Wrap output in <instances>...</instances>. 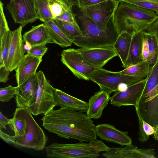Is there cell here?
I'll return each instance as SVG.
<instances>
[{
	"label": "cell",
	"mask_w": 158,
	"mask_h": 158,
	"mask_svg": "<svg viewBox=\"0 0 158 158\" xmlns=\"http://www.w3.org/2000/svg\"><path fill=\"white\" fill-rule=\"evenodd\" d=\"M41 120L46 130L60 137L86 142L97 138L96 126L83 112L61 108L52 109Z\"/></svg>",
	"instance_id": "obj_1"
},
{
	"label": "cell",
	"mask_w": 158,
	"mask_h": 158,
	"mask_svg": "<svg viewBox=\"0 0 158 158\" xmlns=\"http://www.w3.org/2000/svg\"><path fill=\"white\" fill-rule=\"evenodd\" d=\"M71 8L82 34V36L74 38L72 41L73 43L81 48L113 46L119 34L114 25L113 16L108 27L103 28L89 18L84 8L76 5Z\"/></svg>",
	"instance_id": "obj_2"
},
{
	"label": "cell",
	"mask_w": 158,
	"mask_h": 158,
	"mask_svg": "<svg viewBox=\"0 0 158 158\" xmlns=\"http://www.w3.org/2000/svg\"><path fill=\"white\" fill-rule=\"evenodd\" d=\"M113 18L119 34L123 31L131 33L145 31L158 19V15L153 10L121 1Z\"/></svg>",
	"instance_id": "obj_3"
},
{
	"label": "cell",
	"mask_w": 158,
	"mask_h": 158,
	"mask_svg": "<svg viewBox=\"0 0 158 158\" xmlns=\"http://www.w3.org/2000/svg\"><path fill=\"white\" fill-rule=\"evenodd\" d=\"M109 148L101 140L96 139L88 143H53L46 147L45 150L49 158H96L100 156V152L106 151Z\"/></svg>",
	"instance_id": "obj_4"
},
{
	"label": "cell",
	"mask_w": 158,
	"mask_h": 158,
	"mask_svg": "<svg viewBox=\"0 0 158 158\" xmlns=\"http://www.w3.org/2000/svg\"><path fill=\"white\" fill-rule=\"evenodd\" d=\"M88 78L96 83L101 90L105 91L110 95L112 92L117 91L118 85L122 83L129 85L146 78L100 68L97 69L90 74Z\"/></svg>",
	"instance_id": "obj_5"
},
{
	"label": "cell",
	"mask_w": 158,
	"mask_h": 158,
	"mask_svg": "<svg viewBox=\"0 0 158 158\" xmlns=\"http://www.w3.org/2000/svg\"><path fill=\"white\" fill-rule=\"evenodd\" d=\"M36 73L38 86L35 99L33 104L26 107L35 116L45 115L56 106L53 96V87L47 80L43 71L40 70Z\"/></svg>",
	"instance_id": "obj_6"
},
{
	"label": "cell",
	"mask_w": 158,
	"mask_h": 158,
	"mask_svg": "<svg viewBox=\"0 0 158 158\" xmlns=\"http://www.w3.org/2000/svg\"><path fill=\"white\" fill-rule=\"evenodd\" d=\"M25 116L27 122L25 134L22 137L14 136L15 145L36 151L44 150L46 148L47 139L43 130L26 108Z\"/></svg>",
	"instance_id": "obj_7"
},
{
	"label": "cell",
	"mask_w": 158,
	"mask_h": 158,
	"mask_svg": "<svg viewBox=\"0 0 158 158\" xmlns=\"http://www.w3.org/2000/svg\"><path fill=\"white\" fill-rule=\"evenodd\" d=\"M60 60L77 77L89 81L88 76L97 69L86 61L77 49L64 50Z\"/></svg>",
	"instance_id": "obj_8"
},
{
	"label": "cell",
	"mask_w": 158,
	"mask_h": 158,
	"mask_svg": "<svg viewBox=\"0 0 158 158\" xmlns=\"http://www.w3.org/2000/svg\"><path fill=\"white\" fill-rule=\"evenodd\" d=\"M6 8L14 22L23 27L39 19L35 8V0H10Z\"/></svg>",
	"instance_id": "obj_9"
},
{
	"label": "cell",
	"mask_w": 158,
	"mask_h": 158,
	"mask_svg": "<svg viewBox=\"0 0 158 158\" xmlns=\"http://www.w3.org/2000/svg\"><path fill=\"white\" fill-rule=\"evenodd\" d=\"M147 77L144 79L128 86L123 91H116L110 97V103L114 106H138L139 100L145 87Z\"/></svg>",
	"instance_id": "obj_10"
},
{
	"label": "cell",
	"mask_w": 158,
	"mask_h": 158,
	"mask_svg": "<svg viewBox=\"0 0 158 158\" xmlns=\"http://www.w3.org/2000/svg\"><path fill=\"white\" fill-rule=\"evenodd\" d=\"M119 2L106 0L84 8L91 20L99 26L107 28L113 16Z\"/></svg>",
	"instance_id": "obj_11"
},
{
	"label": "cell",
	"mask_w": 158,
	"mask_h": 158,
	"mask_svg": "<svg viewBox=\"0 0 158 158\" xmlns=\"http://www.w3.org/2000/svg\"><path fill=\"white\" fill-rule=\"evenodd\" d=\"M23 27L20 25L12 31L10 43L7 58L5 66L10 72L15 69L25 52L22 32Z\"/></svg>",
	"instance_id": "obj_12"
},
{
	"label": "cell",
	"mask_w": 158,
	"mask_h": 158,
	"mask_svg": "<svg viewBox=\"0 0 158 158\" xmlns=\"http://www.w3.org/2000/svg\"><path fill=\"white\" fill-rule=\"evenodd\" d=\"M83 58L97 69L102 68L107 62L117 56L113 46L77 49Z\"/></svg>",
	"instance_id": "obj_13"
},
{
	"label": "cell",
	"mask_w": 158,
	"mask_h": 158,
	"mask_svg": "<svg viewBox=\"0 0 158 158\" xmlns=\"http://www.w3.org/2000/svg\"><path fill=\"white\" fill-rule=\"evenodd\" d=\"M38 86L36 73L29 77L19 86L15 95L17 107H27L33 104L36 97Z\"/></svg>",
	"instance_id": "obj_14"
},
{
	"label": "cell",
	"mask_w": 158,
	"mask_h": 158,
	"mask_svg": "<svg viewBox=\"0 0 158 158\" xmlns=\"http://www.w3.org/2000/svg\"><path fill=\"white\" fill-rule=\"evenodd\" d=\"M95 132L97 136L107 142L122 146L132 144V139L127 131L119 130L110 124L102 123L96 126Z\"/></svg>",
	"instance_id": "obj_15"
},
{
	"label": "cell",
	"mask_w": 158,
	"mask_h": 158,
	"mask_svg": "<svg viewBox=\"0 0 158 158\" xmlns=\"http://www.w3.org/2000/svg\"><path fill=\"white\" fill-rule=\"evenodd\" d=\"M42 58L28 53L25 55L15 69L17 86H19L29 77L36 73Z\"/></svg>",
	"instance_id": "obj_16"
},
{
	"label": "cell",
	"mask_w": 158,
	"mask_h": 158,
	"mask_svg": "<svg viewBox=\"0 0 158 158\" xmlns=\"http://www.w3.org/2000/svg\"><path fill=\"white\" fill-rule=\"evenodd\" d=\"M56 106L61 108L86 112L88 103L72 96L55 88L53 89Z\"/></svg>",
	"instance_id": "obj_17"
},
{
	"label": "cell",
	"mask_w": 158,
	"mask_h": 158,
	"mask_svg": "<svg viewBox=\"0 0 158 158\" xmlns=\"http://www.w3.org/2000/svg\"><path fill=\"white\" fill-rule=\"evenodd\" d=\"M24 42L31 47L39 45L52 43L48 29L44 23L33 26L23 35Z\"/></svg>",
	"instance_id": "obj_18"
},
{
	"label": "cell",
	"mask_w": 158,
	"mask_h": 158,
	"mask_svg": "<svg viewBox=\"0 0 158 158\" xmlns=\"http://www.w3.org/2000/svg\"><path fill=\"white\" fill-rule=\"evenodd\" d=\"M110 97V95L103 90L96 92L89 100L87 115L91 119L101 118L108 104Z\"/></svg>",
	"instance_id": "obj_19"
},
{
	"label": "cell",
	"mask_w": 158,
	"mask_h": 158,
	"mask_svg": "<svg viewBox=\"0 0 158 158\" xmlns=\"http://www.w3.org/2000/svg\"><path fill=\"white\" fill-rule=\"evenodd\" d=\"M132 32V40L128 56L125 63L122 65L125 68L143 61L142 56L143 32L134 31Z\"/></svg>",
	"instance_id": "obj_20"
},
{
	"label": "cell",
	"mask_w": 158,
	"mask_h": 158,
	"mask_svg": "<svg viewBox=\"0 0 158 158\" xmlns=\"http://www.w3.org/2000/svg\"><path fill=\"white\" fill-rule=\"evenodd\" d=\"M132 33L123 31L119 33L113 46L123 65L127 59L132 40Z\"/></svg>",
	"instance_id": "obj_21"
},
{
	"label": "cell",
	"mask_w": 158,
	"mask_h": 158,
	"mask_svg": "<svg viewBox=\"0 0 158 158\" xmlns=\"http://www.w3.org/2000/svg\"><path fill=\"white\" fill-rule=\"evenodd\" d=\"M26 107H17L10 119L9 128L13 131L15 137L23 136L25 133L27 122L25 118Z\"/></svg>",
	"instance_id": "obj_22"
},
{
	"label": "cell",
	"mask_w": 158,
	"mask_h": 158,
	"mask_svg": "<svg viewBox=\"0 0 158 158\" xmlns=\"http://www.w3.org/2000/svg\"><path fill=\"white\" fill-rule=\"evenodd\" d=\"M47 27L52 40V43L62 48L70 46L73 43L53 21L44 23Z\"/></svg>",
	"instance_id": "obj_23"
},
{
	"label": "cell",
	"mask_w": 158,
	"mask_h": 158,
	"mask_svg": "<svg viewBox=\"0 0 158 158\" xmlns=\"http://www.w3.org/2000/svg\"><path fill=\"white\" fill-rule=\"evenodd\" d=\"M53 21L71 42L75 37L82 35V32L77 22H67L56 19H54Z\"/></svg>",
	"instance_id": "obj_24"
},
{
	"label": "cell",
	"mask_w": 158,
	"mask_h": 158,
	"mask_svg": "<svg viewBox=\"0 0 158 158\" xmlns=\"http://www.w3.org/2000/svg\"><path fill=\"white\" fill-rule=\"evenodd\" d=\"M149 61H143L130 66L119 72L123 74L146 78L151 69Z\"/></svg>",
	"instance_id": "obj_25"
},
{
	"label": "cell",
	"mask_w": 158,
	"mask_h": 158,
	"mask_svg": "<svg viewBox=\"0 0 158 158\" xmlns=\"http://www.w3.org/2000/svg\"><path fill=\"white\" fill-rule=\"evenodd\" d=\"M137 147L132 144L122 148L112 147L102 155L107 158H132L134 152Z\"/></svg>",
	"instance_id": "obj_26"
},
{
	"label": "cell",
	"mask_w": 158,
	"mask_h": 158,
	"mask_svg": "<svg viewBox=\"0 0 158 158\" xmlns=\"http://www.w3.org/2000/svg\"><path fill=\"white\" fill-rule=\"evenodd\" d=\"M35 8L41 21L45 23L53 20L49 8V0H35Z\"/></svg>",
	"instance_id": "obj_27"
},
{
	"label": "cell",
	"mask_w": 158,
	"mask_h": 158,
	"mask_svg": "<svg viewBox=\"0 0 158 158\" xmlns=\"http://www.w3.org/2000/svg\"><path fill=\"white\" fill-rule=\"evenodd\" d=\"M158 85V57L151 67L147 76V81L143 93H147L155 88Z\"/></svg>",
	"instance_id": "obj_28"
},
{
	"label": "cell",
	"mask_w": 158,
	"mask_h": 158,
	"mask_svg": "<svg viewBox=\"0 0 158 158\" xmlns=\"http://www.w3.org/2000/svg\"><path fill=\"white\" fill-rule=\"evenodd\" d=\"M148 39L150 52L149 61L151 68L154 64L158 55V48L157 44L154 36L147 31H143Z\"/></svg>",
	"instance_id": "obj_29"
},
{
	"label": "cell",
	"mask_w": 158,
	"mask_h": 158,
	"mask_svg": "<svg viewBox=\"0 0 158 158\" xmlns=\"http://www.w3.org/2000/svg\"><path fill=\"white\" fill-rule=\"evenodd\" d=\"M146 9L153 10L155 12L158 10V0H120Z\"/></svg>",
	"instance_id": "obj_30"
},
{
	"label": "cell",
	"mask_w": 158,
	"mask_h": 158,
	"mask_svg": "<svg viewBox=\"0 0 158 158\" xmlns=\"http://www.w3.org/2000/svg\"><path fill=\"white\" fill-rule=\"evenodd\" d=\"M49 8L53 19L70 9L68 6L56 0H49Z\"/></svg>",
	"instance_id": "obj_31"
},
{
	"label": "cell",
	"mask_w": 158,
	"mask_h": 158,
	"mask_svg": "<svg viewBox=\"0 0 158 158\" xmlns=\"http://www.w3.org/2000/svg\"><path fill=\"white\" fill-rule=\"evenodd\" d=\"M12 32V31L10 30L6 33L3 37L0 39V54L2 56L5 65L8 54Z\"/></svg>",
	"instance_id": "obj_32"
},
{
	"label": "cell",
	"mask_w": 158,
	"mask_h": 158,
	"mask_svg": "<svg viewBox=\"0 0 158 158\" xmlns=\"http://www.w3.org/2000/svg\"><path fill=\"white\" fill-rule=\"evenodd\" d=\"M19 87L11 85L0 89V101L2 102L9 101L17 93Z\"/></svg>",
	"instance_id": "obj_33"
},
{
	"label": "cell",
	"mask_w": 158,
	"mask_h": 158,
	"mask_svg": "<svg viewBox=\"0 0 158 158\" xmlns=\"http://www.w3.org/2000/svg\"><path fill=\"white\" fill-rule=\"evenodd\" d=\"M0 39L7 32L10 31L4 13L3 4L0 1Z\"/></svg>",
	"instance_id": "obj_34"
},
{
	"label": "cell",
	"mask_w": 158,
	"mask_h": 158,
	"mask_svg": "<svg viewBox=\"0 0 158 158\" xmlns=\"http://www.w3.org/2000/svg\"><path fill=\"white\" fill-rule=\"evenodd\" d=\"M155 154L154 149L139 148L137 147L134 152L133 158H155Z\"/></svg>",
	"instance_id": "obj_35"
},
{
	"label": "cell",
	"mask_w": 158,
	"mask_h": 158,
	"mask_svg": "<svg viewBox=\"0 0 158 158\" xmlns=\"http://www.w3.org/2000/svg\"><path fill=\"white\" fill-rule=\"evenodd\" d=\"M136 114L138 118L139 123V130L138 133V139L139 141L141 142L144 143L146 142L149 139V136L146 135L145 133L143 125V119L141 116L140 114L138 106L135 107Z\"/></svg>",
	"instance_id": "obj_36"
},
{
	"label": "cell",
	"mask_w": 158,
	"mask_h": 158,
	"mask_svg": "<svg viewBox=\"0 0 158 158\" xmlns=\"http://www.w3.org/2000/svg\"><path fill=\"white\" fill-rule=\"evenodd\" d=\"M48 49L45 45H39L31 47L26 52L30 55L42 58Z\"/></svg>",
	"instance_id": "obj_37"
},
{
	"label": "cell",
	"mask_w": 158,
	"mask_h": 158,
	"mask_svg": "<svg viewBox=\"0 0 158 158\" xmlns=\"http://www.w3.org/2000/svg\"><path fill=\"white\" fill-rule=\"evenodd\" d=\"M56 19L67 22H76L75 15L71 8L68 10L61 15L57 17Z\"/></svg>",
	"instance_id": "obj_38"
},
{
	"label": "cell",
	"mask_w": 158,
	"mask_h": 158,
	"mask_svg": "<svg viewBox=\"0 0 158 158\" xmlns=\"http://www.w3.org/2000/svg\"><path fill=\"white\" fill-rule=\"evenodd\" d=\"M143 38L142 46V56L143 60V61H149L150 52L148 39L143 32Z\"/></svg>",
	"instance_id": "obj_39"
},
{
	"label": "cell",
	"mask_w": 158,
	"mask_h": 158,
	"mask_svg": "<svg viewBox=\"0 0 158 158\" xmlns=\"http://www.w3.org/2000/svg\"><path fill=\"white\" fill-rule=\"evenodd\" d=\"M146 31L154 36L156 40L158 48V19ZM157 57H158V55Z\"/></svg>",
	"instance_id": "obj_40"
},
{
	"label": "cell",
	"mask_w": 158,
	"mask_h": 158,
	"mask_svg": "<svg viewBox=\"0 0 158 158\" xmlns=\"http://www.w3.org/2000/svg\"><path fill=\"white\" fill-rule=\"evenodd\" d=\"M106 0H78L77 5L79 7L84 8Z\"/></svg>",
	"instance_id": "obj_41"
},
{
	"label": "cell",
	"mask_w": 158,
	"mask_h": 158,
	"mask_svg": "<svg viewBox=\"0 0 158 158\" xmlns=\"http://www.w3.org/2000/svg\"><path fill=\"white\" fill-rule=\"evenodd\" d=\"M0 137L6 143L14 145L16 144V141L14 136H11L3 132L0 129Z\"/></svg>",
	"instance_id": "obj_42"
},
{
	"label": "cell",
	"mask_w": 158,
	"mask_h": 158,
	"mask_svg": "<svg viewBox=\"0 0 158 158\" xmlns=\"http://www.w3.org/2000/svg\"><path fill=\"white\" fill-rule=\"evenodd\" d=\"M10 72L6 68L5 66L0 67V82L6 83L8 80Z\"/></svg>",
	"instance_id": "obj_43"
},
{
	"label": "cell",
	"mask_w": 158,
	"mask_h": 158,
	"mask_svg": "<svg viewBox=\"0 0 158 158\" xmlns=\"http://www.w3.org/2000/svg\"><path fill=\"white\" fill-rule=\"evenodd\" d=\"M143 122L144 131L146 135L149 136L150 135L154 134L155 132L154 127L143 120Z\"/></svg>",
	"instance_id": "obj_44"
},
{
	"label": "cell",
	"mask_w": 158,
	"mask_h": 158,
	"mask_svg": "<svg viewBox=\"0 0 158 158\" xmlns=\"http://www.w3.org/2000/svg\"><path fill=\"white\" fill-rule=\"evenodd\" d=\"M10 123V119L4 116L1 111L0 112V129H6V126Z\"/></svg>",
	"instance_id": "obj_45"
},
{
	"label": "cell",
	"mask_w": 158,
	"mask_h": 158,
	"mask_svg": "<svg viewBox=\"0 0 158 158\" xmlns=\"http://www.w3.org/2000/svg\"><path fill=\"white\" fill-rule=\"evenodd\" d=\"M128 86L125 83H122L118 85L117 91H125L127 89Z\"/></svg>",
	"instance_id": "obj_46"
},
{
	"label": "cell",
	"mask_w": 158,
	"mask_h": 158,
	"mask_svg": "<svg viewBox=\"0 0 158 158\" xmlns=\"http://www.w3.org/2000/svg\"><path fill=\"white\" fill-rule=\"evenodd\" d=\"M78 0H67L68 6L71 8L73 5L77 4Z\"/></svg>",
	"instance_id": "obj_47"
},
{
	"label": "cell",
	"mask_w": 158,
	"mask_h": 158,
	"mask_svg": "<svg viewBox=\"0 0 158 158\" xmlns=\"http://www.w3.org/2000/svg\"><path fill=\"white\" fill-rule=\"evenodd\" d=\"M154 128L155 132L154 134L153 138L155 139L158 140V124Z\"/></svg>",
	"instance_id": "obj_48"
},
{
	"label": "cell",
	"mask_w": 158,
	"mask_h": 158,
	"mask_svg": "<svg viewBox=\"0 0 158 158\" xmlns=\"http://www.w3.org/2000/svg\"><path fill=\"white\" fill-rule=\"evenodd\" d=\"M61 3L68 6L67 0H56Z\"/></svg>",
	"instance_id": "obj_49"
},
{
	"label": "cell",
	"mask_w": 158,
	"mask_h": 158,
	"mask_svg": "<svg viewBox=\"0 0 158 158\" xmlns=\"http://www.w3.org/2000/svg\"><path fill=\"white\" fill-rule=\"evenodd\" d=\"M158 15V10L156 12Z\"/></svg>",
	"instance_id": "obj_50"
},
{
	"label": "cell",
	"mask_w": 158,
	"mask_h": 158,
	"mask_svg": "<svg viewBox=\"0 0 158 158\" xmlns=\"http://www.w3.org/2000/svg\"><path fill=\"white\" fill-rule=\"evenodd\" d=\"M116 1H118V2H119V1L120 0H116Z\"/></svg>",
	"instance_id": "obj_51"
}]
</instances>
